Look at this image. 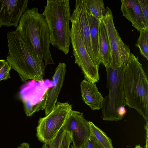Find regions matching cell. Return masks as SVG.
I'll return each instance as SVG.
<instances>
[{
  "label": "cell",
  "mask_w": 148,
  "mask_h": 148,
  "mask_svg": "<svg viewBox=\"0 0 148 148\" xmlns=\"http://www.w3.org/2000/svg\"><path fill=\"white\" fill-rule=\"evenodd\" d=\"M98 49L100 62L106 68L109 65L112 59L108 35L103 19L100 22Z\"/></svg>",
  "instance_id": "obj_15"
},
{
  "label": "cell",
  "mask_w": 148,
  "mask_h": 148,
  "mask_svg": "<svg viewBox=\"0 0 148 148\" xmlns=\"http://www.w3.org/2000/svg\"><path fill=\"white\" fill-rule=\"evenodd\" d=\"M71 22L70 39L75 63L81 68L86 79L95 83L99 79V67L94 63L89 56L77 26L73 22Z\"/></svg>",
  "instance_id": "obj_7"
},
{
  "label": "cell",
  "mask_w": 148,
  "mask_h": 148,
  "mask_svg": "<svg viewBox=\"0 0 148 148\" xmlns=\"http://www.w3.org/2000/svg\"><path fill=\"white\" fill-rule=\"evenodd\" d=\"M87 9V18L90 29V38L93 52L95 59L100 64L98 55V42L100 21Z\"/></svg>",
  "instance_id": "obj_16"
},
{
  "label": "cell",
  "mask_w": 148,
  "mask_h": 148,
  "mask_svg": "<svg viewBox=\"0 0 148 148\" xmlns=\"http://www.w3.org/2000/svg\"><path fill=\"white\" fill-rule=\"evenodd\" d=\"M72 142L70 134L63 126L56 136L47 144L49 148H70Z\"/></svg>",
  "instance_id": "obj_17"
},
{
  "label": "cell",
  "mask_w": 148,
  "mask_h": 148,
  "mask_svg": "<svg viewBox=\"0 0 148 148\" xmlns=\"http://www.w3.org/2000/svg\"><path fill=\"white\" fill-rule=\"evenodd\" d=\"M126 65L117 66L111 61L106 68L108 95L104 98L101 108L102 119L106 121L121 120L117 112L118 108L125 106L126 101L123 87V77Z\"/></svg>",
  "instance_id": "obj_5"
},
{
  "label": "cell",
  "mask_w": 148,
  "mask_h": 148,
  "mask_svg": "<svg viewBox=\"0 0 148 148\" xmlns=\"http://www.w3.org/2000/svg\"><path fill=\"white\" fill-rule=\"evenodd\" d=\"M140 32V35L135 46L139 49L141 55L148 60V28Z\"/></svg>",
  "instance_id": "obj_20"
},
{
  "label": "cell",
  "mask_w": 148,
  "mask_h": 148,
  "mask_svg": "<svg viewBox=\"0 0 148 148\" xmlns=\"http://www.w3.org/2000/svg\"><path fill=\"white\" fill-rule=\"evenodd\" d=\"M28 0H0V24L9 27L18 26L26 9Z\"/></svg>",
  "instance_id": "obj_11"
},
{
  "label": "cell",
  "mask_w": 148,
  "mask_h": 148,
  "mask_svg": "<svg viewBox=\"0 0 148 148\" xmlns=\"http://www.w3.org/2000/svg\"><path fill=\"white\" fill-rule=\"evenodd\" d=\"M148 122H146V125L145 126V128L146 130V145L145 148H148Z\"/></svg>",
  "instance_id": "obj_25"
},
{
  "label": "cell",
  "mask_w": 148,
  "mask_h": 148,
  "mask_svg": "<svg viewBox=\"0 0 148 148\" xmlns=\"http://www.w3.org/2000/svg\"><path fill=\"white\" fill-rule=\"evenodd\" d=\"M126 112V110L125 106H121L119 108L117 111L118 115L120 118L122 120Z\"/></svg>",
  "instance_id": "obj_24"
},
{
  "label": "cell",
  "mask_w": 148,
  "mask_h": 148,
  "mask_svg": "<svg viewBox=\"0 0 148 148\" xmlns=\"http://www.w3.org/2000/svg\"><path fill=\"white\" fill-rule=\"evenodd\" d=\"M66 72V64L60 62L55 70L52 79L53 85L50 89L44 108L45 115L53 110L56 102L58 95L64 83Z\"/></svg>",
  "instance_id": "obj_13"
},
{
  "label": "cell",
  "mask_w": 148,
  "mask_h": 148,
  "mask_svg": "<svg viewBox=\"0 0 148 148\" xmlns=\"http://www.w3.org/2000/svg\"><path fill=\"white\" fill-rule=\"evenodd\" d=\"M89 122L91 135L98 143L103 148H113L111 138L92 122Z\"/></svg>",
  "instance_id": "obj_18"
},
{
  "label": "cell",
  "mask_w": 148,
  "mask_h": 148,
  "mask_svg": "<svg viewBox=\"0 0 148 148\" xmlns=\"http://www.w3.org/2000/svg\"><path fill=\"white\" fill-rule=\"evenodd\" d=\"M70 21L77 26L89 56L94 63L99 67L100 64L95 59L91 43L87 9L82 0H75V8L71 15Z\"/></svg>",
  "instance_id": "obj_10"
},
{
  "label": "cell",
  "mask_w": 148,
  "mask_h": 148,
  "mask_svg": "<svg viewBox=\"0 0 148 148\" xmlns=\"http://www.w3.org/2000/svg\"><path fill=\"white\" fill-rule=\"evenodd\" d=\"M18 148H30L29 145L28 143L23 142L20 144Z\"/></svg>",
  "instance_id": "obj_26"
},
{
  "label": "cell",
  "mask_w": 148,
  "mask_h": 148,
  "mask_svg": "<svg viewBox=\"0 0 148 148\" xmlns=\"http://www.w3.org/2000/svg\"><path fill=\"white\" fill-rule=\"evenodd\" d=\"M80 86L82 99L85 103L93 110L101 108L104 98L96 84L84 79Z\"/></svg>",
  "instance_id": "obj_14"
},
{
  "label": "cell",
  "mask_w": 148,
  "mask_h": 148,
  "mask_svg": "<svg viewBox=\"0 0 148 148\" xmlns=\"http://www.w3.org/2000/svg\"><path fill=\"white\" fill-rule=\"evenodd\" d=\"M71 148H76L75 147L73 146V145H71Z\"/></svg>",
  "instance_id": "obj_30"
},
{
  "label": "cell",
  "mask_w": 148,
  "mask_h": 148,
  "mask_svg": "<svg viewBox=\"0 0 148 148\" xmlns=\"http://www.w3.org/2000/svg\"><path fill=\"white\" fill-rule=\"evenodd\" d=\"M134 148H143L140 145H136Z\"/></svg>",
  "instance_id": "obj_29"
},
{
  "label": "cell",
  "mask_w": 148,
  "mask_h": 148,
  "mask_svg": "<svg viewBox=\"0 0 148 148\" xmlns=\"http://www.w3.org/2000/svg\"><path fill=\"white\" fill-rule=\"evenodd\" d=\"M91 14L100 21L106 14V8L102 0H82Z\"/></svg>",
  "instance_id": "obj_19"
},
{
  "label": "cell",
  "mask_w": 148,
  "mask_h": 148,
  "mask_svg": "<svg viewBox=\"0 0 148 148\" xmlns=\"http://www.w3.org/2000/svg\"><path fill=\"white\" fill-rule=\"evenodd\" d=\"M146 24L148 25V0H137Z\"/></svg>",
  "instance_id": "obj_22"
},
{
  "label": "cell",
  "mask_w": 148,
  "mask_h": 148,
  "mask_svg": "<svg viewBox=\"0 0 148 148\" xmlns=\"http://www.w3.org/2000/svg\"><path fill=\"white\" fill-rule=\"evenodd\" d=\"M126 105L135 109L148 122V80L136 57L130 53L123 80Z\"/></svg>",
  "instance_id": "obj_3"
},
{
  "label": "cell",
  "mask_w": 148,
  "mask_h": 148,
  "mask_svg": "<svg viewBox=\"0 0 148 148\" xmlns=\"http://www.w3.org/2000/svg\"><path fill=\"white\" fill-rule=\"evenodd\" d=\"M7 39L8 53L6 61L18 73L21 80L44 81V61L26 45L16 30L8 32Z\"/></svg>",
  "instance_id": "obj_2"
},
{
  "label": "cell",
  "mask_w": 148,
  "mask_h": 148,
  "mask_svg": "<svg viewBox=\"0 0 148 148\" xmlns=\"http://www.w3.org/2000/svg\"><path fill=\"white\" fill-rule=\"evenodd\" d=\"M26 45L41 60L45 67L54 64L50 50V35L48 25L37 8H27L16 30Z\"/></svg>",
  "instance_id": "obj_1"
},
{
  "label": "cell",
  "mask_w": 148,
  "mask_h": 148,
  "mask_svg": "<svg viewBox=\"0 0 148 148\" xmlns=\"http://www.w3.org/2000/svg\"><path fill=\"white\" fill-rule=\"evenodd\" d=\"M70 12L69 0H47L42 14L49 29L50 44L66 55L71 43Z\"/></svg>",
  "instance_id": "obj_4"
},
{
  "label": "cell",
  "mask_w": 148,
  "mask_h": 148,
  "mask_svg": "<svg viewBox=\"0 0 148 148\" xmlns=\"http://www.w3.org/2000/svg\"><path fill=\"white\" fill-rule=\"evenodd\" d=\"M71 109L72 105L68 102H57L50 113L40 118L36 128L38 139L46 144L52 140L63 126Z\"/></svg>",
  "instance_id": "obj_6"
},
{
  "label": "cell",
  "mask_w": 148,
  "mask_h": 148,
  "mask_svg": "<svg viewBox=\"0 0 148 148\" xmlns=\"http://www.w3.org/2000/svg\"><path fill=\"white\" fill-rule=\"evenodd\" d=\"M6 61L4 60H0V69L3 66Z\"/></svg>",
  "instance_id": "obj_27"
},
{
  "label": "cell",
  "mask_w": 148,
  "mask_h": 148,
  "mask_svg": "<svg viewBox=\"0 0 148 148\" xmlns=\"http://www.w3.org/2000/svg\"><path fill=\"white\" fill-rule=\"evenodd\" d=\"M42 148H49V147L47 144L44 143V145Z\"/></svg>",
  "instance_id": "obj_28"
},
{
  "label": "cell",
  "mask_w": 148,
  "mask_h": 148,
  "mask_svg": "<svg viewBox=\"0 0 148 148\" xmlns=\"http://www.w3.org/2000/svg\"><path fill=\"white\" fill-rule=\"evenodd\" d=\"M108 38L112 60L117 66L126 65L131 53L128 45L122 40L114 26L113 16L111 10L106 8V14L103 17Z\"/></svg>",
  "instance_id": "obj_8"
},
{
  "label": "cell",
  "mask_w": 148,
  "mask_h": 148,
  "mask_svg": "<svg viewBox=\"0 0 148 148\" xmlns=\"http://www.w3.org/2000/svg\"><path fill=\"white\" fill-rule=\"evenodd\" d=\"M11 69V67L6 61L5 64L0 69V81L7 79L9 78Z\"/></svg>",
  "instance_id": "obj_23"
},
{
  "label": "cell",
  "mask_w": 148,
  "mask_h": 148,
  "mask_svg": "<svg viewBox=\"0 0 148 148\" xmlns=\"http://www.w3.org/2000/svg\"><path fill=\"white\" fill-rule=\"evenodd\" d=\"M123 15L130 21L138 31L148 28L137 0H121Z\"/></svg>",
  "instance_id": "obj_12"
},
{
  "label": "cell",
  "mask_w": 148,
  "mask_h": 148,
  "mask_svg": "<svg viewBox=\"0 0 148 148\" xmlns=\"http://www.w3.org/2000/svg\"><path fill=\"white\" fill-rule=\"evenodd\" d=\"M89 122L82 113L72 109L70 111L63 127L70 134L75 147L80 148L91 135Z\"/></svg>",
  "instance_id": "obj_9"
},
{
  "label": "cell",
  "mask_w": 148,
  "mask_h": 148,
  "mask_svg": "<svg viewBox=\"0 0 148 148\" xmlns=\"http://www.w3.org/2000/svg\"><path fill=\"white\" fill-rule=\"evenodd\" d=\"M1 25L0 24V28H1Z\"/></svg>",
  "instance_id": "obj_31"
},
{
  "label": "cell",
  "mask_w": 148,
  "mask_h": 148,
  "mask_svg": "<svg viewBox=\"0 0 148 148\" xmlns=\"http://www.w3.org/2000/svg\"><path fill=\"white\" fill-rule=\"evenodd\" d=\"M80 148H103L91 135L82 144Z\"/></svg>",
  "instance_id": "obj_21"
}]
</instances>
